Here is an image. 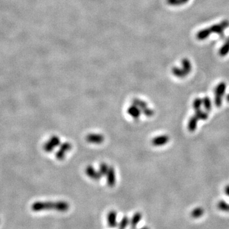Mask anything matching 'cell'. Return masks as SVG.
Wrapping results in <instances>:
<instances>
[{
	"mask_svg": "<svg viewBox=\"0 0 229 229\" xmlns=\"http://www.w3.org/2000/svg\"><path fill=\"white\" fill-rule=\"evenodd\" d=\"M69 209L68 203L63 200L50 202V201H38L34 203L31 206V210L33 211L38 212L42 211L55 210L59 212H66Z\"/></svg>",
	"mask_w": 229,
	"mask_h": 229,
	"instance_id": "cell-1",
	"label": "cell"
},
{
	"mask_svg": "<svg viewBox=\"0 0 229 229\" xmlns=\"http://www.w3.org/2000/svg\"><path fill=\"white\" fill-rule=\"evenodd\" d=\"M227 88V85L225 82H221L217 86L214 91L215 98L214 104L218 108H220L222 104V99L225 93Z\"/></svg>",
	"mask_w": 229,
	"mask_h": 229,
	"instance_id": "cell-2",
	"label": "cell"
},
{
	"mask_svg": "<svg viewBox=\"0 0 229 229\" xmlns=\"http://www.w3.org/2000/svg\"><path fill=\"white\" fill-rule=\"evenodd\" d=\"M72 148V144L69 142H64L60 144L59 149L55 153V158L58 161H63L65 158L67 152L70 151Z\"/></svg>",
	"mask_w": 229,
	"mask_h": 229,
	"instance_id": "cell-3",
	"label": "cell"
},
{
	"mask_svg": "<svg viewBox=\"0 0 229 229\" xmlns=\"http://www.w3.org/2000/svg\"><path fill=\"white\" fill-rule=\"evenodd\" d=\"M61 144L60 138L57 136H52L43 145V150L47 153H50Z\"/></svg>",
	"mask_w": 229,
	"mask_h": 229,
	"instance_id": "cell-4",
	"label": "cell"
},
{
	"mask_svg": "<svg viewBox=\"0 0 229 229\" xmlns=\"http://www.w3.org/2000/svg\"><path fill=\"white\" fill-rule=\"evenodd\" d=\"M229 26V22L228 20H224L218 24H215L210 27L211 33H216L220 36H224V33L226 28Z\"/></svg>",
	"mask_w": 229,
	"mask_h": 229,
	"instance_id": "cell-5",
	"label": "cell"
},
{
	"mask_svg": "<svg viewBox=\"0 0 229 229\" xmlns=\"http://www.w3.org/2000/svg\"><path fill=\"white\" fill-rule=\"evenodd\" d=\"M85 140L92 144H101L104 141H105V137L103 135L100 134H88L85 137Z\"/></svg>",
	"mask_w": 229,
	"mask_h": 229,
	"instance_id": "cell-6",
	"label": "cell"
},
{
	"mask_svg": "<svg viewBox=\"0 0 229 229\" xmlns=\"http://www.w3.org/2000/svg\"><path fill=\"white\" fill-rule=\"evenodd\" d=\"M85 172L88 178L95 180V181H98L102 177L99 171H96L92 165H88L85 168Z\"/></svg>",
	"mask_w": 229,
	"mask_h": 229,
	"instance_id": "cell-7",
	"label": "cell"
},
{
	"mask_svg": "<svg viewBox=\"0 0 229 229\" xmlns=\"http://www.w3.org/2000/svg\"><path fill=\"white\" fill-rule=\"evenodd\" d=\"M170 138L167 135H161L155 137L151 140V144L155 147H161L167 144L169 141Z\"/></svg>",
	"mask_w": 229,
	"mask_h": 229,
	"instance_id": "cell-8",
	"label": "cell"
},
{
	"mask_svg": "<svg viewBox=\"0 0 229 229\" xmlns=\"http://www.w3.org/2000/svg\"><path fill=\"white\" fill-rule=\"evenodd\" d=\"M106 176L108 186L109 187H113L116 183L115 171L113 167H109Z\"/></svg>",
	"mask_w": 229,
	"mask_h": 229,
	"instance_id": "cell-9",
	"label": "cell"
},
{
	"mask_svg": "<svg viewBox=\"0 0 229 229\" xmlns=\"http://www.w3.org/2000/svg\"><path fill=\"white\" fill-rule=\"evenodd\" d=\"M127 112L131 117H133L134 119L136 120L140 119L141 114L142 113L141 109L140 108H138L137 106L133 105V104L128 108Z\"/></svg>",
	"mask_w": 229,
	"mask_h": 229,
	"instance_id": "cell-10",
	"label": "cell"
},
{
	"mask_svg": "<svg viewBox=\"0 0 229 229\" xmlns=\"http://www.w3.org/2000/svg\"><path fill=\"white\" fill-rule=\"evenodd\" d=\"M116 217L117 213L115 211H111L108 213L107 216V221L109 227L114 228L117 226L118 223L116 221Z\"/></svg>",
	"mask_w": 229,
	"mask_h": 229,
	"instance_id": "cell-11",
	"label": "cell"
},
{
	"mask_svg": "<svg viewBox=\"0 0 229 229\" xmlns=\"http://www.w3.org/2000/svg\"><path fill=\"white\" fill-rule=\"evenodd\" d=\"M142 218V214L140 212H136L134 214L133 217L130 220V225L131 228H136L140 223Z\"/></svg>",
	"mask_w": 229,
	"mask_h": 229,
	"instance_id": "cell-12",
	"label": "cell"
},
{
	"mask_svg": "<svg viewBox=\"0 0 229 229\" xmlns=\"http://www.w3.org/2000/svg\"><path fill=\"white\" fill-rule=\"evenodd\" d=\"M199 120L195 115L192 116L189 119L188 122V130L190 132H194L196 130Z\"/></svg>",
	"mask_w": 229,
	"mask_h": 229,
	"instance_id": "cell-13",
	"label": "cell"
},
{
	"mask_svg": "<svg viewBox=\"0 0 229 229\" xmlns=\"http://www.w3.org/2000/svg\"><path fill=\"white\" fill-rule=\"evenodd\" d=\"M211 34V32L210 28H206V29L199 31L197 33L196 37H197V39L199 40H204L209 37Z\"/></svg>",
	"mask_w": 229,
	"mask_h": 229,
	"instance_id": "cell-14",
	"label": "cell"
},
{
	"mask_svg": "<svg viewBox=\"0 0 229 229\" xmlns=\"http://www.w3.org/2000/svg\"><path fill=\"white\" fill-rule=\"evenodd\" d=\"M182 68H183V70L185 71V72L187 74V75H188L191 72L192 69V64H191V62L190 61V60L188 59H186V58L182 59Z\"/></svg>",
	"mask_w": 229,
	"mask_h": 229,
	"instance_id": "cell-15",
	"label": "cell"
},
{
	"mask_svg": "<svg viewBox=\"0 0 229 229\" xmlns=\"http://www.w3.org/2000/svg\"><path fill=\"white\" fill-rule=\"evenodd\" d=\"M132 104H133V105L137 106L138 108H140L141 110V112H143V110L148 108L147 102H146L144 101L141 100L140 99H138V98L133 99V101H132Z\"/></svg>",
	"mask_w": 229,
	"mask_h": 229,
	"instance_id": "cell-16",
	"label": "cell"
},
{
	"mask_svg": "<svg viewBox=\"0 0 229 229\" xmlns=\"http://www.w3.org/2000/svg\"><path fill=\"white\" fill-rule=\"evenodd\" d=\"M172 73L175 76L179 78L185 77L187 74L185 72L183 68H179L178 67H174L172 69Z\"/></svg>",
	"mask_w": 229,
	"mask_h": 229,
	"instance_id": "cell-17",
	"label": "cell"
},
{
	"mask_svg": "<svg viewBox=\"0 0 229 229\" xmlns=\"http://www.w3.org/2000/svg\"><path fill=\"white\" fill-rule=\"evenodd\" d=\"M204 213V210L203 207H197L193 209L191 212V216L193 218H198L201 217Z\"/></svg>",
	"mask_w": 229,
	"mask_h": 229,
	"instance_id": "cell-18",
	"label": "cell"
},
{
	"mask_svg": "<svg viewBox=\"0 0 229 229\" xmlns=\"http://www.w3.org/2000/svg\"><path fill=\"white\" fill-rule=\"evenodd\" d=\"M229 53V37L226 42L222 45L219 50V54L221 57H224Z\"/></svg>",
	"mask_w": 229,
	"mask_h": 229,
	"instance_id": "cell-19",
	"label": "cell"
},
{
	"mask_svg": "<svg viewBox=\"0 0 229 229\" xmlns=\"http://www.w3.org/2000/svg\"><path fill=\"white\" fill-rule=\"evenodd\" d=\"M203 106L207 112H210L212 108L211 101L209 97L206 96L203 99Z\"/></svg>",
	"mask_w": 229,
	"mask_h": 229,
	"instance_id": "cell-20",
	"label": "cell"
},
{
	"mask_svg": "<svg viewBox=\"0 0 229 229\" xmlns=\"http://www.w3.org/2000/svg\"><path fill=\"white\" fill-rule=\"evenodd\" d=\"M195 115L199 120H206L208 119V114L207 112L203 111L201 109L195 111Z\"/></svg>",
	"mask_w": 229,
	"mask_h": 229,
	"instance_id": "cell-21",
	"label": "cell"
},
{
	"mask_svg": "<svg viewBox=\"0 0 229 229\" xmlns=\"http://www.w3.org/2000/svg\"><path fill=\"white\" fill-rule=\"evenodd\" d=\"M189 0H166L168 4L171 6H180L188 2Z\"/></svg>",
	"mask_w": 229,
	"mask_h": 229,
	"instance_id": "cell-22",
	"label": "cell"
},
{
	"mask_svg": "<svg viewBox=\"0 0 229 229\" xmlns=\"http://www.w3.org/2000/svg\"><path fill=\"white\" fill-rule=\"evenodd\" d=\"M109 167L108 166V165L107 164H106L105 162H102L100 164L99 172H100V174L102 176L106 175L107 172L109 170Z\"/></svg>",
	"mask_w": 229,
	"mask_h": 229,
	"instance_id": "cell-23",
	"label": "cell"
},
{
	"mask_svg": "<svg viewBox=\"0 0 229 229\" xmlns=\"http://www.w3.org/2000/svg\"><path fill=\"white\" fill-rule=\"evenodd\" d=\"M217 206L218 209L222 211L229 212V204L227 203L224 200L220 201V202L218 203Z\"/></svg>",
	"mask_w": 229,
	"mask_h": 229,
	"instance_id": "cell-24",
	"label": "cell"
},
{
	"mask_svg": "<svg viewBox=\"0 0 229 229\" xmlns=\"http://www.w3.org/2000/svg\"><path fill=\"white\" fill-rule=\"evenodd\" d=\"M129 224H130V219L128 217L124 216L122 218L121 221H120V223L119 224V228H126Z\"/></svg>",
	"mask_w": 229,
	"mask_h": 229,
	"instance_id": "cell-25",
	"label": "cell"
},
{
	"mask_svg": "<svg viewBox=\"0 0 229 229\" xmlns=\"http://www.w3.org/2000/svg\"><path fill=\"white\" fill-rule=\"evenodd\" d=\"M203 106V99L196 98L193 102V108L196 111L201 109V106Z\"/></svg>",
	"mask_w": 229,
	"mask_h": 229,
	"instance_id": "cell-26",
	"label": "cell"
},
{
	"mask_svg": "<svg viewBox=\"0 0 229 229\" xmlns=\"http://www.w3.org/2000/svg\"><path fill=\"white\" fill-rule=\"evenodd\" d=\"M142 113L145 115L147 116L148 117H151L152 116H154V114H155V112L154 109H152L150 108H147V109H145L144 110H143Z\"/></svg>",
	"mask_w": 229,
	"mask_h": 229,
	"instance_id": "cell-27",
	"label": "cell"
},
{
	"mask_svg": "<svg viewBox=\"0 0 229 229\" xmlns=\"http://www.w3.org/2000/svg\"><path fill=\"white\" fill-rule=\"evenodd\" d=\"M225 193H226V195L228 196L229 197V185H227V186L225 187Z\"/></svg>",
	"mask_w": 229,
	"mask_h": 229,
	"instance_id": "cell-28",
	"label": "cell"
},
{
	"mask_svg": "<svg viewBox=\"0 0 229 229\" xmlns=\"http://www.w3.org/2000/svg\"><path fill=\"white\" fill-rule=\"evenodd\" d=\"M226 99H227V101L229 102V94H227V97H226Z\"/></svg>",
	"mask_w": 229,
	"mask_h": 229,
	"instance_id": "cell-29",
	"label": "cell"
}]
</instances>
